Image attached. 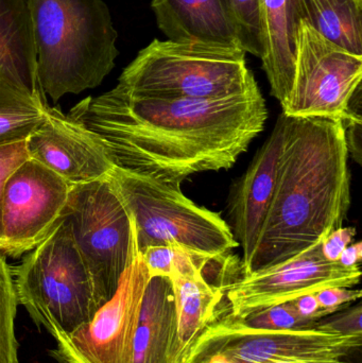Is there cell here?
Masks as SVG:
<instances>
[{
    "instance_id": "obj_30",
    "label": "cell",
    "mask_w": 362,
    "mask_h": 363,
    "mask_svg": "<svg viewBox=\"0 0 362 363\" xmlns=\"http://www.w3.org/2000/svg\"><path fill=\"white\" fill-rule=\"evenodd\" d=\"M293 303H295L298 313L305 319L318 322L319 320L332 315L331 311H323L320 308L316 294H306V296L293 301Z\"/></svg>"
},
{
    "instance_id": "obj_17",
    "label": "cell",
    "mask_w": 362,
    "mask_h": 363,
    "mask_svg": "<svg viewBox=\"0 0 362 363\" xmlns=\"http://www.w3.org/2000/svg\"><path fill=\"white\" fill-rule=\"evenodd\" d=\"M133 363H183L169 277L149 279L134 339Z\"/></svg>"
},
{
    "instance_id": "obj_16",
    "label": "cell",
    "mask_w": 362,
    "mask_h": 363,
    "mask_svg": "<svg viewBox=\"0 0 362 363\" xmlns=\"http://www.w3.org/2000/svg\"><path fill=\"white\" fill-rule=\"evenodd\" d=\"M157 26L172 42L242 49L221 0H151Z\"/></svg>"
},
{
    "instance_id": "obj_22",
    "label": "cell",
    "mask_w": 362,
    "mask_h": 363,
    "mask_svg": "<svg viewBox=\"0 0 362 363\" xmlns=\"http://www.w3.org/2000/svg\"><path fill=\"white\" fill-rule=\"evenodd\" d=\"M17 306L13 269L0 252V363H19L15 335Z\"/></svg>"
},
{
    "instance_id": "obj_3",
    "label": "cell",
    "mask_w": 362,
    "mask_h": 363,
    "mask_svg": "<svg viewBox=\"0 0 362 363\" xmlns=\"http://www.w3.org/2000/svg\"><path fill=\"white\" fill-rule=\"evenodd\" d=\"M40 91L57 102L99 86L114 69L118 33L104 0H28Z\"/></svg>"
},
{
    "instance_id": "obj_6",
    "label": "cell",
    "mask_w": 362,
    "mask_h": 363,
    "mask_svg": "<svg viewBox=\"0 0 362 363\" xmlns=\"http://www.w3.org/2000/svg\"><path fill=\"white\" fill-rule=\"evenodd\" d=\"M149 97L221 99L259 91L242 49L153 40L123 69L118 84Z\"/></svg>"
},
{
    "instance_id": "obj_24",
    "label": "cell",
    "mask_w": 362,
    "mask_h": 363,
    "mask_svg": "<svg viewBox=\"0 0 362 363\" xmlns=\"http://www.w3.org/2000/svg\"><path fill=\"white\" fill-rule=\"evenodd\" d=\"M244 322L250 328L261 330H295L312 328L317 323L312 320L301 317L293 301L270 307Z\"/></svg>"
},
{
    "instance_id": "obj_28",
    "label": "cell",
    "mask_w": 362,
    "mask_h": 363,
    "mask_svg": "<svg viewBox=\"0 0 362 363\" xmlns=\"http://www.w3.org/2000/svg\"><path fill=\"white\" fill-rule=\"evenodd\" d=\"M316 296L321 309L335 313L344 305L361 300L362 292L361 289L331 287L317 292Z\"/></svg>"
},
{
    "instance_id": "obj_12",
    "label": "cell",
    "mask_w": 362,
    "mask_h": 363,
    "mask_svg": "<svg viewBox=\"0 0 362 363\" xmlns=\"http://www.w3.org/2000/svg\"><path fill=\"white\" fill-rule=\"evenodd\" d=\"M74 185L29 159L6 181L1 201L0 252L19 258L67 217Z\"/></svg>"
},
{
    "instance_id": "obj_8",
    "label": "cell",
    "mask_w": 362,
    "mask_h": 363,
    "mask_svg": "<svg viewBox=\"0 0 362 363\" xmlns=\"http://www.w3.org/2000/svg\"><path fill=\"white\" fill-rule=\"evenodd\" d=\"M293 47L295 74L283 114L344 121L361 87L362 55L327 40L304 21L293 26Z\"/></svg>"
},
{
    "instance_id": "obj_33",
    "label": "cell",
    "mask_w": 362,
    "mask_h": 363,
    "mask_svg": "<svg viewBox=\"0 0 362 363\" xmlns=\"http://www.w3.org/2000/svg\"><path fill=\"white\" fill-rule=\"evenodd\" d=\"M57 363H64V362H57Z\"/></svg>"
},
{
    "instance_id": "obj_20",
    "label": "cell",
    "mask_w": 362,
    "mask_h": 363,
    "mask_svg": "<svg viewBox=\"0 0 362 363\" xmlns=\"http://www.w3.org/2000/svg\"><path fill=\"white\" fill-rule=\"evenodd\" d=\"M293 25L304 21L321 35L362 55V0H288Z\"/></svg>"
},
{
    "instance_id": "obj_2",
    "label": "cell",
    "mask_w": 362,
    "mask_h": 363,
    "mask_svg": "<svg viewBox=\"0 0 362 363\" xmlns=\"http://www.w3.org/2000/svg\"><path fill=\"white\" fill-rule=\"evenodd\" d=\"M349 155L340 119L286 116L271 204L242 275L291 259L341 228L351 205Z\"/></svg>"
},
{
    "instance_id": "obj_1",
    "label": "cell",
    "mask_w": 362,
    "mask_h": 363,
    "mask_svg": "<svg viewBox=\"0 0 362 363\" xmlns=\"http://www.w3.org/2000/svg\"><path fill=\"white\" fill-rule=\"evenodd\" d=\"M72 118L95 134L117 167L172 185L233 167L268 118L261 89L221 99L149 97L117 85L87 97Z\"/></svg>"
},
{
    "instance_id": "obj_25",
    "label": "cell",
    "mask_w": 362,
    "mask_h": 363,
    "mask_svg": "<svg viewBox=\"0 0 362 363\" xmlns=\"http://www.w3.org/2000/svg\"><path fill=\"white\" fill-rule=\"evenodd\" d=\"M29 160L27 140L0 145V230H1V201L4 186L11 174Z\"/></svg>"
},
{
    "instance_id": "obj_21",
    "label": "cell",
    "mask_w": 362,
    "mask_h": 363,
    "mask_svg": "<svg viewBox=\"0 0 362 363\" xmlns=\"http://www.w3.org/2000/svg\"><path fill=\"white\" fill-rule=\"evenodd\" d=\"M47 108L42 91H31L0 67V145L27 140L44 121Z\"/></svg>"
},
{
    "instance_id": "obj_26",
    "label": "cell",
    "mask_w": 362,
    "mask_h": 363,
    "mask_svg": "<svg viewBox=\"0 0 362 363\" xmlns=\"http://www.w3.org/2000/svg\"><path fill=\"white\" fill-rule=\"evenodd\" d=\"M362 307L361 304L337 313L329 319L319 320L314 326L329 333L340 335H362Z\"/></svg>"
},
{
    "instance_id": "obj_15",
    "label": "cell",
    "mask_w": 362,
    "mask_h": 363,
    "mask_svg": "<svg viewBox=\"0 0 362 363\" xmlns=\"http://www.w3.org/2000/svg\"><path fill=\"white\" fill-rule=\"evenodd\" d=\"M174 250L171 281L176 301L178 337L183 363L202 332L225 311L222 288L210 284L200 264L180 245Z\"/></svg>"
},
{
    "instance_id": "obj_27",
    "label": "cell",
    "mask_w": 362,
    "mask_h": 363,
    "mask_svg": "<svg viewBox=\"0 0 362 363\" xmlns=\"http://www.w3.org/2000/svg\"><path fill=\"white\" fill-rule=\"evenodd\" d=\"M150 277H169L174 259V250L170 245L150 247L140 252Z\"/></svg>"
},
{
    "instance_id": "obj_18",
    "label": "cell",
    "mask_w": 362,
    "mask_h": 363,
    "mask_svg": "<svg viewBox=\"0 0 362 363\" xmlns=\"http://www.w3.org/2000/svg\"><path fill=\"white\" fill-rule=\"evenodd\" d=\"M263 68L271 95L286 106L295 74L293 25L288 0H261Z\"/></svg>"
},
{
    "instance_id": "obj_32",
    "label": "cell",
    "mask_w": 362,
    "mask_h": 363,
    "mask_svg": "<svg viewBox=\"0 0 362 363\" xmlns=\"http://www.w3.org/2000/svg\"><path fill=\"white\" fill-rule=\"evenodd\" d=\"M273 363H298V362H273Z\"/></svg>"
},
{
    "instance_id": "obj_10",
    "label": "cell",
    "mask_w": 362,
    "mask_h": 363,
    "mask_svg": "<svg viewBox=\"0 0 362 363\" xmlns=\"http://www.w3.org/2000/svg\"><path fill=\"white\" fill-rule=\"evenodd\" d=\"M322 242L282 264L242 275L223 286L229 305V313L223 315L234 321H246L265 309L293 302L306 294L327 288L358 285L361 267L329 262L323 255Z\"/></svg>"
},
{
    "instance_id": "obj_14",
    "label": "cell",
    "mask_w": 362,
    "mask_h": 363,
    "mask_svg": "<svg viewBox=\"0 0 362 363\" xmlns=\"http://www.w3.org/2000/svg\"><path fill=\"white\" fill-rule=\"evenodd\" d=\"M285 128L286 115L282 113L271 135L257 151L244 176L236 184L231 198L232 232L244 251L242 274L252 259L271 204Z\"/></svg>"
},
{
    "instance_id": "obj_23",
    "label": "cell",
    "mask_w": 362,
    "mask_h": 363,
    "mask_svg": "<svg viewBox=\"0 0 362 363\" xmlns=\"http://www.w3.org/2000/svg\"><path fill=\"white\" fill-rule=\"evenodd\" d=\"M234 23L244 52L261 59L263 38L261 28V0H221Z\"/></svg>"
},
{
    "instance_id": "obj_19",
    "label": "cell",
    "mask_w": 362,
    "mask_h": 363,
    "mask_svg": "<svg viewBox=\"0 0 362 363\" xmlns=\"http://www.w3.org/2000/svg\"><path fill=\"white\" fill-rule=\"evenodd\" d=\"M0 67L31 91H42L28 0H0Z\"/></svg>"
},
{
    "instance_id": "obj_13",
    "label": "cell",
    "mask_w": 362,
    "mask_h": 363,
    "mask_svg": "<svg viewBox=\"0 0 362 363\" xmlns=\"http://www.w3.org/2000/svg\"><path fill=\"white\" fill-rule=\"evenodd\" d=\"M27 152L29 159L74 186L103 180L115 166L93 132L50 106L27 138Z\"/></svg>"
},
{
    "instance_id": "obj_5",
    "label": "cell",
    "mask_w": 362,
    "mask_h": 363,
    "mask_svg": "<svg viewBox=\"0 0 362 363\" xmlns=\"http://www.w3.org/2000/svg\"><path fill=\"white\" fill-rule=\"evenodd\" d=\"M13 275L18 304L55 339L91 321L102 306L67 217Z\"/></svg>"
},
{
    "instance_id": "obj_31",
    "label": "cell",
    "mask_w": 362,
    "mask_h": 363,
    "mask_svg": "<svg viewBox=\"0 0 362 363\" xmlns=\"http://www.w3.org/2000/svg\"><path fill=\"white\" fill-rule=\"evenodd\" d=\"M362 259V243L357 242L348 245L340 255L338 262L344 267H356L361 264Z\"/></svg>"
},
{
    "instance_id": "obj_7",
    "label": "cell",
    "mask_w": 362,
    "mask_h": 363,
    "mask_svg": "<svg viewBox=\"0 0 362 363\" xmlns=\"http://www.w3.org/2000/svg\"><path fill=\"white\" fill-rule=\"evenodd\" d=\"M67 219L103 305L137 256L133 222L106 179L72 187Z\"/></svg>"
},
{
    "instance_id": "obj_4",
    "label": "cell",
    "mask_w": 362,
    "mask_h": 363,
    "mask_svg": "<svg viewBox=\"0 0 362 363\" xmlns=\"http://www.w3.org/2000/svg\"><path fill=\"white\" fill-rule=\"evenodd\" d=\"M106 179L131 217L140 253L176 245L206 266L239 245L221 216L189 200L181 186L117 166Z\"/></svg>"
},
{
    "instance_id": "obj_9",
    "label": "cell",
    "mask_w": 362,
    "mask_h": 363,
    "mask_svg": "<svg viewBox=\"0 0 362 363\" xmlns=\"http://www.w3.org/2000/svg\"><path fill=\"white\" fill-rule=\"evenodd\" d=\"M361 345L362 335L335 334L316 326L261 330L221 315L200 334L189 355L217 352L234 363H346Z\"/></svg>"
},
{
    "instance_id": "obj_29",
    "label": "cell",
    "mask_w": 362,
    "mask_h": 363,
    "mask_svg": "<svg viewBox=\"0 0 362 363\" xmlns=\"http://www.w3.org/2000/svg\"><path fill=\"white\" fill-rule=\"evenodd\" d=\"M356 234L354 228H339L327 235L322 242V253L329 262L339 260L344 250L352 242L353 237Z\"/></svg>"
},
{
    "instance_id": "obj_11",
    "label": "cell",
    "mask_w": 362,
    "mask_h": 363,
    "mask_svg": "<svg viewBox=\"0 0 362 363\" xmlns=\"http://www.w3.org/2000/svg\"><path fill=\"white\" fill-rule=\"evenodd\" d=\"M149 279L148 269L138 252L121 277L114 296L98 309L93 319L55 338L53 358L64 363H133L134 339Z\"/></svg>"
}]
</instances>
